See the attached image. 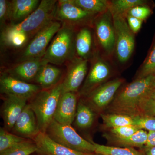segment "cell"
<instances>
[{
    "label": "cell",
    "instance_id": "d4e9b609",
    "mask_svg": "<svg viewBox=\"0 0 155 155\" xmlns=\"http://www.w3.org/2000/svg\"><path fill=\"white\" fill-rule=\"evenodd\" d=\"M72 2L85 11L97 15L103 14L109 9L107 0H72Z\"/></svg>",
    "mask_w": 155,
    "mask_h": 155
},
{
    "label": "cell",
    "instance_id": "ffe728a7",
    "mask_svg": "<svg viewBox=\"0 0 155 155\" xmlns=\"http://www.w3.org/2000/svg\"><path fill=\"white\" fill-rule=\"evenodd\" d=\"M61 75L59 68L47 64L42 67L35 80L42 90L50 89L58 84Z\"/></svg>",
    "mask_w": 155,
    "mask_h": 155
},
{
    "label": "cell",
    "instance_id": "9c48e42d",
    "mask_svg": "<svg viewBox=\"0 0 155 155\" xmlns=\"http://www.w3.org/2000/svg\"><path fill=\"white\" fill-rule=\"evenodd\" d=\"M98 15L78 7L72 0H61L58 1L55 19L74 27L91 25Z\"/></svg>",
    "mask_w": 155,
    "mask_h": 155
},
{
    "label": "cell",
    "instance_id": "4316f807",
    "mask_svg": "<svg viewBox=\"0 0 155 155\" xmlns=\"http://www.w3.org/2000/svg\"><path fill=\"white\" fill-rule=\"evenodd\" d=\"M101 117L105 125L111 129L134 124L133 118L124 114H101Z\"/></svg>",
    "mask_w": 155,
    "mask_h": 155
},
{
    "label": "cell",
    "instance_id": "4fadbf2b",
    "mask_svg": "<svg viewBox=\"0 0 155 155\" xmlns=\"http://www.w3.org/2000/svg\"><path fill=\"white\" fill-rule=\"evenodd\" d=\"M88 70V60L78 58L69 67L63 82V94L77 91L83 82Z\"/></svg>",
    "mask_w": 155,
    "mask_h": 155
},
{
    "label": "cell",
    "instance_id": "7402d4cb",
    "mask_svg": "<svg viewBox=\"0 0 155 155\" xmlns=\"http://www.w3.org/2000/svg\"><path fill=\"white\" fill-rule=\"evenodd\" d=\"M150 4L149 1L146 0H113L109 1V10L113 15H124L134 7L150 5Z\"/></svg>",
    "mask_w": 155,
    "mask_h": 155
},
{
    "label": "cell",
    "instance_id": "83f0119b",
    "mask_svg": "<svg viewBox=\"0 0 155 155\" xmlns=\"http://www.w3.org/2000/svg\"><path fill=\"white\" fill-rule=\"evenodd\" d=\"M148 132L146 130L140 129L133 135L126 138L114 137L115 142L120 145L128 147L145 146L147 140Z\"/></svg>",
    "mask_w": 155,
    "mask_h": 155
},
{
    "label": "cell",
    "instance_id": "8fae6325",
    "mask_svg": "<svg viewBox=\"0 0 155 155\" xmlns=\"http://www.w3.org/2000/svg\"><path fill=\"white\" fill-rule=\"evenodd\" d=\"M1 93L7 96L17 97L28 101L41 90L39 85L27 83L9 75H4L0 78Z\"/></svg>",
    "mask_w": 155,
    "mask_h": 155
},
{
    "label": "cell",
    "instance_id": "603a6c76",
    "mask_svg": "<svg viewBox=\"0 0 155 155\" xmlns=\"http://www.w3.org/2000/svg\"><path fill=\"white\" fill-rule=\"evenodd\" d=\"M94 117L91 109L81 100L78 105L75 117L76 125L81 129L88 128L92 125Z\"/></svg>",
    "mask_w": 155,
    "mask_h": 155
},
{
    "label": "cell",
    "instance_id": "5b68a950",
    "mask_svg": "<svg viewBox=\"0 0 155 155\" xmlns=\"http://www.w3.org/2000/svg\"><path fill=\"white\" fill-rule=\"evenodd\" d=\"M45 133L54 141L70 149L86 154L94 153L93 143L82 138L71 125H62L54 119Z\"/></svg>",
    "mask_w": 155,
    "mask_h": 155
},
{
    "label": "cell",
    "instance_id": "3957f363",
    "mask_svg": "<svg viewBox=\"0 0 155 155\" xmlns=\"http://www.w3.org/2000/svg\"><path fill=\"white\" fill-rule=\"evenodd\" d=\"M63 94V84L59 83L53 88L41 90L28 104L36 116L40 131L45 133L54 119L60 98Z\"/></svg>",
    "mask_w": 155,
    "mask_h": 155
},
{
    "label": "cell",
    "instance_id": "7a4b0ae2",
    "mask_svg": "<svg viewBox=\"0 0 155 155\" xmlns=\"http://www.w3.org/2000/svg\"><path fill=\"white\" fill-rule=\"evenodd\" d=\"M58 1L42 0L37 8L22 22L11 24L3 28L1 33L20 32L28 37L38 32L55 19Z\"/></svg>",
    "mask_w": 155,
    "mask_h": 155
},
{
    "label": "cell",
    "instance_id": "ab89813d",
    "mask_svg": "<svg viewBox=\"0 0 155 155\" xmlns=\"http://www.w3.org/2000/svg\"><path fill=\"white\" fill-rule=\"evenodd\" d=\"M148 97L155 100V88L153 89L149 96Z\"/></svg>",
    "mask_w": 155,
    "mask_h": 155
},
{
    "label": "cell",
    "instance_id": "8d00e7d4",
    "mask_svg": "<svg viewBox=\"0 0 155 155\" xmlns=\"http://www.w3.org/2000/svg\"><path fill=\"white\" fill-rule=\"evenodd\" d=\"M124 17L126 18L127 24L130 30L134 34L137 33L141 28L143 21L129 15H126Z\"/></svg>",
    "mask_w": 155,
    "mask_h": 155
},
{
    "label": "cell",
    "instance_id": "44dd1931",
    "mask_svg": "<svg viewBox=\"0 0 155 155\" xmlns=\"http://www.w3.org/2000/svg\"><path fill=\"white\" fill-rule=\"evenodd\" d=\"M92 35L87 27L81 28L75 38V48L79 58L87 60L92 49Z\"/></svg>",
    "mask_w": 155,
    "mask_h": 155
},
{
    "label": "cell",
    "instance_id": "30bf717a",
    "mask_svg": "<svg viewBox=\"0 0 155 155\" xmlns=\"http://www.w3.org/2000/svg\"><path fill=\"white\" fill-rule=\"evenodd\" d=\"M107 58L99 55L94 59L82 89L81 93L89 94L110 77L113 72L112 67Z\"/></svg>",
    "mask_w": 155,
    "mask_h": 155
},
{
    "label": "cell",
    "instance_id": "cb8c5ba5",
    "mask_svg": "<svg viewBox=\"0 0 155 155\" xmlns=\"http://www.w3.org/2000/svg\"><path fill=\"white\" fill-rule=\"evenodd\" d=\"M95 148L94 153L100 155H145L133 147H118L100 145L91 141Z\"/></svg>",
    "mask_w": 155,
    "mask_h": 155
},
{
    "label": "cell",
    "instance_id": "f35d334b",
    "mask_svg": "<svg viewBox=\"0 0 155 155\" xmlns=\"http://www.w3.org/2000/svg\"><path fill=\"white\" fill-rule=\"evenodd\" d=\"M145 155H155V147H145Z\"/></svg>",
    "mask_w": 155,
    "mask_h": 155
},
{
    "label": "cell",
    "instance_id": "d6a6232c",
    "mask_svg": "<svg viewBox=\"0 0 155 155\" xmlns=\"http://www.w3.org/2000/svg\"><path fill=\"white\" fill-rule=\"evenodd\" d=\"M153 13L152 8L150 6L139 5L130 9L123 16L129 15L143 21L147 19Z\"/></svg>",
    "mask_w": 155,
    "mask_h": 155
},
{
    "label": "cell",
    "instance_id": "e575fe53",
    "mask_svg": "<svg viewBox=\"0 0 155 155\" xmlns=\"http://www.w3.org/2000/svg\"><path fill=\"white\" fill-rule=\"evenodd\" d=\"M139 111V115L155 117V100L148 97L143 99L140 104Z\"/></svg>",
    "mask_w": 155,
    "mask_h": 155
},
{
    "label": "cell",
    "instance_id": "ac0fdd59",
    "mask_svg": "<svg viewBox=\"0 0 155 155\" xmlns=\"http://www.w3.org/2000/svg\"><path fill=\"white\" fill-rule=\"evenodd\" d=\"M27 100L12 96H7L3 104L2 114L5 126L8 129L13 128L24 108Z\"/></svg>",
    "mask_w": 155,
    "mask_h": 155
},
{
    "label": "cell",
    "instance_id": "52a82bcc",
    "mask_svg": "<svg viewBox=\"0 0 155 155\" xmlns=\"http://www.w3.org/2000/svg\"><path fill=\"white\" fill-rule=\"evenodd\" d=\"M94 25L97 40L103 55L109 59L114 55L116 42L113 16L109 9L96 17Z\"/></svg>",
    "mask_w": 155,
    "mask_h": 155
},
{
    "label": "cell",
    "instance_id": "7c38bea8",
    "mask_svg": "<svg viewBox=\"0 0 155 155\" xmlns=\"http://www.w3.org/2000/svg\"><path fill=\"white\" fill-rule=\"evenodd\" d=\"M124 82L123 78H116L103 84L88 94L89 101L95 108L102 110L114 100Z\"/></svg>",
    "mask_w": 155,
    "mask_h": 155
},
{
    "label": "cell",
    "instance_id": "4dcf8cb0",
    "mask_svg": "<svg viewBox=\"0 0 155 155\" xmlns=\"http://www.w3.org/2000/svg\"><path fill=\"white\" fill-rule=\"evenodd\" d=\"M1 43L7 46L19 48L26 43L29 38L25 34L20 32L1 33Z\"/></svg>",
    "mask_w": 155,
    "mask_h": 155
},
{
    "label": "cell",
    "instance_id": "9a60e30c",
    "mask_svg": "<svg viewBox=\"0 0 155 155\" xmlns=\"http://www.w3.org/2000/svg\"><path fill=\"white\" fill-rule=\"evenodd\" d=\"M39 155H88L68 148L54 141L46 133L39 132L33 139Z\"/></svg>",
    "mask_w": 155,
    "mask_h": 155
},
{
    "label": "cell",
    "instance_id": "1f68e13d",
    "mask_svg": "<svg viewBox=\"0 0 155 155\" xmlns=\"http://www.w3.org/2000/svg\"><path fill=\"white\" fill-rule=\"evenodd\" d=\"M133 125L139 129L147 130L148 131H155V117L138 115L132 117Z\"/></svg>",
    "mask_w": 155,
    "mask_h": 155
},
{
    "label": "cell",
    "instance_id": "f1b7e54d",
    "mask_svg": "<svg viewBox=\"0 0 155 155\" xmlns=\"http://www.w3.org/2000/svg\"><path fill=\"white\" fill-rule=\"evenodd\" d=\"M27 139L19 136L9 132L5 128L1 127L0 129V153L15 146Z\"/></svg>",
    "mask_w": 155,
    "mask_h": 155
},
{
    "label": "cell",
    "instance_id": "d590c367",
    "mask_svg": "<svg viewBox=\"0 0 155 155\" xmlns=\"http://www.w3.org/2000/svg\"><path fill=\"white\" fill-rule=\"evenodd\" d=\"M11 2L0 0V23L3 26L8 20H11Z\"/></svg>",
    "mask_w": 155,
    "mask_h": 155
},
{
    "label": "cell",
    "instance_id": "ba28073f",
    "mask_svg": "<svg viewBox=\"0 0 155 155\" xmlns=\"http://www.w3.org/2000/svg\"><path fill=\"white\" fill-rule=\"evenodd\" d=\"M61 26L60 22L53 21L38 32L25 48L21 57V61L23 62L31 59L43 58L50 41Z\"/></svg>",
    "mask_w": 155,
    "mask_h": 155
},
{
    "label": "cell",
    "instance_id": "d6986e66",
    "mask_svg": "<svg viewBox=\"0 0 155 155\" xmlns=\"http://www.w3.org/2000/svg\"><path fill=\"white\" fill-rule=\"evenodd\" d=\"M40 2L38 0L11 1V24H17L22 22L37 8Z\"/></svg>",
    "mask_w": 155,
    "mask_h": 155
},
{
    "label": "cell",
    "instance_id": "60d3db41",
    "mask_svg": "<svg viewBox=\"0 0 155 155\" xmlns=\"http://www.w3.org/2000/svg\"><path fill=\"white\" fill-rule=\"evenodd\" d=\"M153 89L155 88V78L153 82Z\"/></svg>",
    "mask_w": 155,
    "mask_h": 155
},
{
    "label": "cell",
    "instance_id": "6da1fadb",
    "mask_svg": "<svg viewBox=\"0 0 155 155\" xmlns=\"http://www.w3.org/2000/svg\"><path fill=\"white\" fill-rule=\"evenodd\" d=\"M155 75L135 80L124 87L116 95L110 109L112 114H124L130 117L139 115V107L142 100L149 96L153 89Z\"/></svg>",
    "mask_w": 155,
    "mask_h": 155
},
{
    "label": "cell",
    "instance_id": "484cf974",
    "mask_svg": "<svg viewBox=\"0 0 155 155\" xmlns=\"http://www.w3.org/2000/svg\"><path fill=\"white\" fill-rule=\"evenodd\" d=\"M155 75V35L146 58L137 73V78Z\"/></svg>",
    "mask_w": 155,
    "mask_h": 155
},
{
    "label": "cell",
    "instance_id": "e0dca14e",
    "mask_svg": "<svg viewBox=\"0 0 155 155\" xmlns=\"http://www.w3.org/2000/svg\"><path fill=\"white\" fill-rule=\"evenodd\" d=\"M47 64L43 58L23 61L10 70L9 75L25 82L35 80L42 67Z\"/></svg>",
    "mask_w": 155,
    "mask_h": 155
},
{
    "label": "cell",
    "instance_id": "74e56055",
    "mask_svg": "<svg viewBox=\"0 0 155 155\" xmlns=\"http://www.w3.org/2000/svg\"><path fill=\"white\" fill-rule=\"evenodd\" d=\"M155 147V131H148L147 140L144 147Z\"/></svg>",
    "mask_w": 155,
    "mask_h": 155
},
{
    "label": "cell",
    "instance_id": "836d02e7",
    "mask_svg": "<svg viewBox=\"0 0 155 155\" xmlns=\"http://www.w3.org/2000/svg\"><path fill=\"white\" fill-rule=\"evenodd\" d=\"M139 128L134 125H128L122 127L111 128V133L116 138H124L129 137L139 130Z\"/></svg>",
    "mask_w": 155,
    "mask_h": 155
},
{
    "label": "cell",
    "instance_id": "8992f818",
    "mask_svg": "<svg viewBox=\"0 0 155 155\" xmlns=\"http://www.w3.org/2000/svg\"><path fill=\"white\" fill-rule=\"evenodd\" d=\"M112 16L116 34L114 55L119 63L123 65L127 63L133 55L135 47L134 34L123 15Z\"/></svg>",
    "mask_w": 155,
    "mask_h": 155
},
{
    "label": "cell",
    "instance_id": "b9f144b4",
    "mask_svg": "<svg viewBox=\"0 0 155 155\" xmlns=\"http://www.w3.org/2000/svg\"><path fill=\"white\" fill-rule=\"evenodd\" d=\"M88 155H100L97 154H94L91 153V154H88Z\"/></svg>",
    "mask_w": 155,
    "mask_h": 155
},
{
    "label": "cell",
    "instance_id": "f546056e",
    "mask_svg": "<svg viewBox=\"0 0 155 155\" xmlns=\"http://www.w3.org/2000/svg\"><path fill=\"white\" fill-rule=\"evenodd\" d=\"M37 150V148L34 142L27 140L0 153V155H30L36 152Z\"/></svg>",
    "mask_w": 155,
    "mask_h": 155
},
{
    "label": "cell",
    "instance_id": "2e32d148",
    "mask_svg": "<svg viewBox=\"0 0 155 155\" xmlns=\"http://www.w3.org/2000/svg\"><path fill=\"white\" fill-rule=\"evenodd\" d=\"M13 129L15 132L26 139H33L40 132L36 116L28 104L20 114Z\"/></svg>",
    "mask_w": 155,
    "mask_h": 155
},
{
    "label": "cell",
    "instance_id": "5bb4252c",
    "mask_svg": "<svg viewBox=\"0 0 155 155\" xmlns=\"http://www.w3.org/2000/svg\"><path fill=\"white\" fill-rule=\"evenodd\" d=\"M77 96L75 93L62 94L58 102L54 120L60 124L71 125L76 116Z\"/></svg>",
    "mask_w": 155,
    "mask_h": 155
},
{
    "label": "cell",
    "instance_id": "277c9868",
    "mask_svg": "<svg viewBox=\"0 0 155 155\" xmlns=\"http://www.w3.org/2000/svg\"><path fill=\"white\" fill-rule=\"evenodd\" d=\"M75 38L74 27L63 23L49 45L44 60L48 64L59 65L72 60L76 51Z\"/></svg>",
    "mask_w": 155,
    "mask_h": 155
}]
</instances>
